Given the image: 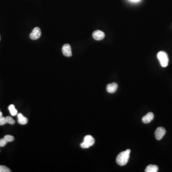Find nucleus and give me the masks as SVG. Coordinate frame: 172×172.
<instances>
[{
	"mask_svg": "<svg viewBox=\"0 0 172 172\" xmlns=\"http://www.w3.org/2000/svg\"><path fill=\"white\" fill-rule=\"evenodd\" d=\"M131 150L127 149L120 153L116 158L117 163L120 166H124L128 163L129 157Z\"/></svg>",
	"mask_w": 172,
	"mask_h": 172,
	"instance_id": "nucleus-1",
	"label": "nucleus"
},
{
	"mask_svg": "<svg viewBox=\"0 0 172 172\" xmlns=\"http://www.w3.org/2000/svg\"><path fill=\"white\" fill-rule=\"evenodd\" d=\"M157 57L162 66L165 68L167 66L169 62V59H168L167 54L166 52L164 51L159 52L157 54Z\"/></svg>",
	"mask_w": 172,
	"mask_h": 172,
	"instance_id": "nucleus-2",
	"label": "nucleus"
},
{
	"mask_svg": "<svg viewBox=\"0 0 172 172\" xmlns=\"http://www.w3.org/2000/svg\"><path fill=\"white\" fill-rule=\"evenodd\" d=\"M95 143V139L91 135H88L84 137V141L81 143L80 146L84 149L88 148Z\"/></svg>",
	"mask_w": 172,
	"mask_h": 172,
	"instance_id": "nucleus-3",
	"label": "nucleus"
},
{
	"mask_svg": "<svg viewBox=\"0 0 172 172\" xmlns=\"http://www.w3.org/2000/svg\"><path fill=\"white\" fill-rule=\"evenodd\" d=\"M41 35V29L40 28L37 27L33 30L32 32L30 35V37L32 40H37L40 38Z\"/></svg>",
	"mask_w": 172,
	"mask_h": 172,
	"instance_id": "nucleus-4",
	"label": "nucleus"
},
{
	"mask_svg": "<svg viewBox=\"0 0 172 172\" xmlns=\"http://www.w3.org/2000/svg\"><path fill=\"white\" fill-rule=\"evenodd\" d=\"M166 133V130L165 128L162 127H159L156 129L155 131V136L157 140H160L163 138Z\"/></svg>",
	"mask_w": 172,
	"mask_h": 172,
	"instance_id": "nucleus-5",
	"label": "nucleus"
},
{
	"mask_svg": "<svg viewBox=\"0 0 172 172\" xmlns=\"http://www.w3.org/2000/svg\"><path fill=\"white\" fill-rule=\"evenodd\" d=\"M62 52L64 56L67 57H70L72 56L71 48L70 44H66L64 45L62 49Z\"/></svg>",
	"mask_w": 172,
	"mask_h": 172,
	"instance_id": "nucleus-6",
	"label": "nucleus"
},
{
	"mask_svg": "<svg viewBox=\"0 0 172 172\" xmlns=\"http://www.w3.org/2000/svg\"><path fill=\"white\" fill-rule=\"evenodd\" d=\"M92 37L95 40H101L104 38L105 34L102 31L96 30L93 33Z\"/></svg>",
	"mask_w": 172,
	"mask_h": 172,
	"instance_id": "nucleus-7",
	"label": "nucleus"
},
{
	"mask_svg": "<svg viewBox=\"0 0 172 172\" xmlns=\"http://www.w3.org/2000/svg\"><path fill=\"white\" fill-rule=\"evenodd\" d=\"M154 118V115L152 112H148L147 114L143 117L142 121L144 124H149Z\"/></svg>",
	"mask_w": 172,
	"mask_h": 172,
	"instance_id": "nucleus-8",
	"label": "nucleus"
},
{
	"mask_svg": "<svg viewBox=\"0 0 172 172\" xmlns=\"http://www.w3.org/2000/svg\"><path fill=\"white\" fill-rule=\"evenodd\" d=\"M117 88H118V84L116 83H112L108 85L106 89L108 92L113 93L116 92Z\"/></svg>",
	"mask_w": 172,
	"mask_h": 172,
	"instance_id": "nucleus-9",
	"label": "nucleus"
},
{
	"mask_svg": "<svg viewBox=\"0 0 172 172\" xmlns=\"http://www.w3.org/2000/svg\"><path fill=\"white\" fill-rule=\"evenodd\" d=\"M17 118L18 122L22 125H25L28 122V119L21 113L18 114Z\"/></svg>",
	"mask_w": 172,
	"mask_h": 172,
	"instance_id": "nucleus-10",
	"label": "nucleus"
},
{
	"mask_svg": "<svg viewBox=\"0 0 172 172\" xmlns=\"http://www.w3.org/2000/svg\"><path fill=\"white\" fill-rule=\"evenodd\" d=\"M158 171V167L156 165H150L146 167L145 171L146 172H157Z\"/></svg>",
	"mask_w": 172,
	"mask_h": 172,
	"instance_id": "nucleus-11",
	"label": "nucleus"
},
{
	"mask_svg": "<svg viewBox=\"0 0 172 172\" xmlns=\"http://www.w3.org/2000/svg\"><path fill=\"white\" fill-rule=\"evenodd\" d=\"M8 109H9V110H10L11 114L13 116H15L17 114V110H16V109H15V106L13 105H10L9 106Z\"/></svg>",
	"mask_w": 172,
	"mask_h": 172,
	"instance_id": "nucleus-12",
	"label": "nucleus"
},
{
	"mask_svg": "<svg viewBox=\"0 0 172 172\" xmlns=\"http://www.w3.org/2000/svg\"><path fill=\"white\" fill-rule=\"evenodd\" d=\"M3 139H5V141L7 142V143L12 142L15 140V138L13 136L11 135H6L5 136Z\"/></svg>",
	"mask_w": 172,
	"mask_h": 172,
	"instance_id": "nucleus-13",
	"label": "nucleus"
},
{
	"mask_svg": "<svg viewBox=\"0 0 172 172\" xmlns=\"http://www.w3.org/2000/svg\"><path fill=\"white\" fill-rule=\"evenodd\" d=\"M11 170L9 168L5 165H0V172H11Z\"/></svg>",
	"mask_w": 172,
	"mask_h": 172,
	"instance_id": "nucleus-14",
	"label": "nucleus"
},
{
	"mask_svg": "<svg viewBox=\"0 0 172 172\" xmlns=\"http://www.w3.org/2000/svg\"><path fill=\"white\" fill-rule=\"evenodd\" d=\"M5 118H6V124H10L12 125L15 124V122L11 117L7 116L5 117Z\"/></svg>",
	"mask_w": 172,
	"mask_h": 172,
	"instance_id": "nucleus-15",
	"label": "nucleus"
},
{
	"mask_svg": "<svg viewBox=\"0 0 172 172\" xmlns=\"http://www.w3.org/2000/svg\"><path fill=\"white\" fill-rule=\"evenodd\" d=\"M6 124V118L2 116L0 118V125H5Z\"/></svg>",
	"mask_w": 172,
	"mask_h": 172,
	"instance_id": "nucleus-16",
	"label": "nucleus"
},
{
	"mask_svg": "<svg viewBox=\"0 0 172 172\" xmlns=\"http://www.w3.org/2000/svg\"><path fill=\"white\" fill-rule=\"evenodd\" d=\"M7 144V142L5 141V139L2 138L0 140V146L1 147H4Z\"/></svg>",
	"mask_w": 172,
	"mask_h": 172,
	"instance_id": "nucleus-17",
	"label": "nucleus"
},
{
	"mask_svg": "<svg viewBox=\"0 0 172 172\" xmlns=\"http://www.w3.org/2000/svg\"><path fill=\"white\" fill-rule=\"evenodd\" d=\"M129 1L133 3H137V2H140L141 0H129Z\"/></svg>",
	"mask_w": 172,
	"mask_h": 172,
	"instance_id": "nucleus-18",
	"label": "nucleus"
},
{
	"mask_svg": "<svg viewBox=\"0 0 172 172\" xmlns=\"http://www.w3.org/2000/svg\"><path fill=\"white\" fill-rule=\"evenodd\" d=\"M2 116H3V113L0 111V118Z\"/></svg>",
	"mask_w": 172,
	"mask_h": 172,
	"instance_id": "nucleus-19",
	"label": "nucleus"
},
{
	"mask_svg": "<svg viewBox=\"0 0 172 172\" xmlns=\"http://www.w3.org/2000/svg\"><path fill=\"white\" fill-rule=\"evenodd\" d=\"M0 41H1V36H0Z\"/></svg>",
	"mask_w": 172,
	"mask_h": 172,
	"instance_id": "nucleus-20",
	"label": "nucleus"
},
{
	"mask_svg": "<svg viewBox=\"0 0 172 172\" xmlns=\"http://www.w3.org/2000/svg\"><path fill=\"white\" fill-rule=\"evenodd\" d=\"M0 147H1V146H0Z\"/></svg>",
	"mask_w": 172,
	"mask_h": 172,
	"instance_id": "nucleus-21",
	"label": "nucleus"
}]
</instances>
